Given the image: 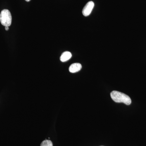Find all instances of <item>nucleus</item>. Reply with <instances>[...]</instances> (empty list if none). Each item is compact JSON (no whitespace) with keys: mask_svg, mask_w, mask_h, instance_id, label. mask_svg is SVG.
<instances>
[{"mask_svg":"<svg viewBox=\"0 0 146 146\" xmlns=\"http://www.w3.org/2000/svg\"><path fill=\"white\" fill-rule=\"evenodd\" d=\"M0 21L4 26H10L12 22V17L9 10L5 9L2 11L0 14Z\"/></svg>","mask_w":146,"mask_h":146,"instance_id":"obj_2","label":"nucleus"},{"mask_svg":"<svg viewBox=\"0 0 146 146\" xmlns=\"http://www.w3.org/2000/svg\"></svg>","mask_w":146,"mask_h":146,"instance_id":"obj_9","label":"nucleus"},{"mask_svg":"<svg viewBox=\"0 0 146 146\" xmlns=\"http://www.w3.org/2000/svg\"><path fill=\"white\" fill-rule=\"evenodd\" d=\"M110 96L112 100L115 102L123 103L127 105H129L131 103L130 97L119 91H112L110 93Z\"/></svg>","mask_w":146,"mask_h":146,"instance_id":"obj_1","label":"nucleus"},{"mask_svg":"<svg viewBox=\"0 0 146 146\" xmlns=\"http://www.w3.org/2000/svg\"><path fill=\"white\" fill-rule=\"evenodd\" d=\"M27 2H29L30 1H31V0H25Z\"/></svg>","mask_w":146,"mask_h":146,"instance_id":"obj_8","label":"nucleus"},{"mask_svg":"<svg viewBox=\"0 0 146 146\" xmlns=\"http://www.w3.org/2000/svg\"><path fill=\"white\" fill-rule=\"evenodd\" d=\"M72 57V54L70 52L68 51L62 53L60 57V61L64 62L70 60Z\"/></svg>","mask_w":146,"mask_h":146,"instance_id":"obj_5","label":"nucleus"},{"mask_svg":"<svg viewBox=\"0 0 146 146\" xmlns=\"http://www.w3.org/2000/svg\"><path fill=\"white\" fill-rule=\"evenodd\" d=\"M40 146H53V144L50 140H46L42 142Z\"/></svg>","mask_w":146,"mask_h":146,"instance_id":"obj_6","label":"nucleus"},{"mask_svg":"<svg viewBox=\"0 0 146 146\" xmlns=\"http://www.w3.org/2000/svg\"><path fill=\"white\" fill-rule=\"evenodd\" d=\"M82 69V65L79 63H74L72 64L69 68V71L71 73H76L80 71Z\"/></svg>","mask_w":146,"mask_h":146,"instance_id":"obj_4","label":"nucleus"},{"mask_svg":"<svg viewBox=\"0 0 146 146\" xmlns=\"http://www.w3.org/2000/svg\"><path fill=\"white\" fill-rule=\"evenodd\" d=\"M5 29L6 31H7L9 30V27H5Z\"/></svg>","mask_w":146,"mask_h":146,"instance_id":"obj_7","label":"nucleus"},{"mask_svg":"<svg viewBox=\"0 0 146 146\" xmlns=\"http://www.w3.org/2000/svg\"><path fill=\"white\" fill-rule=\"evenodd\" d=\"M94 7V2L91 1L87 3L82 10V13L84 16H89L92 12Z\"/></svg>","mask_w":146,"mask_h":146,"instance_id":"obj_3","label":"nucleus"}]
</instances>
